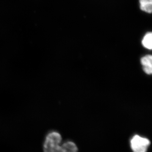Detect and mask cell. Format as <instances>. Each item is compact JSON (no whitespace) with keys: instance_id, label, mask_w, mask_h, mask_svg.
Wrapping results in <instances>:
<instances>
[{"instance_id":"277c9868","label":"cell","mask_w":152,"mask_h":152,"mask_svg":"<svg viewBox=\"0 0 152 152\" xmlns=\"http://www.w3.org/2000/svg\"><path fill=\"white\" fill-rule=\"evenodd\" d=\"M152 34L151 32L148 33L144 36L142 42L144 47L147 49H152Z\"/></svg>"},{"instance_id":"6da1fadb","label":"cell","mask_w":152,"mask_h":152,"mask_svg":"<svg viewBox=\"0 0 152 152\" xmlns=\"http://www.w3.org/2000/svg\"><path fill=\"white\" fill-rule=\"evenodd\" d=\"M62 136L59 132L53 131L46 135L43 143L44 152H78L76 144L72 141H67L61 144Z\"/></svg>"},{"instance_id":"3957f363","label":"cell","mask_w":152,"mask_h":152,"mask_svg":"<svg viewBox=\"0 0 152 152\" xmlns=\"http://www.w3.org/2000/svg\"><path fill=\"white\" fill-rule=\"evenodd\" d=\"M140 9L144 12L151 13L152 10V0H139Z\"/></svg>"},{"instance_id":"5b68a950","label":"cell","mask_w":152,"mask_h":152,"mask_svg":"<svg viewBox=\"0 0 152 152\" xmlns=\"http://www.w3.org/2000/svg\"><path fill=\"white\" fill-rule=\"evenodd\" d=\"M141 63L143 66H152V56L149 55L142 58Z\"/></svg>"},{"instance_id":"7a4b0ae2","label":"cell","mask_w":152,"mask_h":152,"mask_svg":"<svg viewBox=\"0 0 152 152\" xmlns=\"http://www.w3.org/2000/svg\"><path fill=\"white\" fill-rule=\"evenodd\" d=\"M150 144L149 139L138 134L132 136L130 140L131 148L133 152H147Z\"/></svg>"}]
</instances>
